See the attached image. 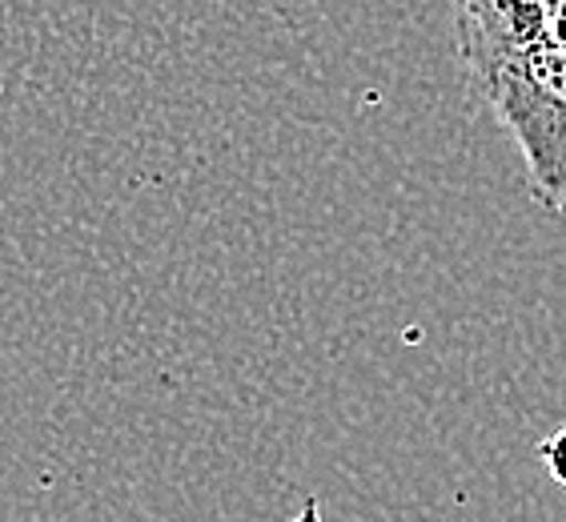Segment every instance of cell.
Segmentation results:
<instances>
[{
    "label": "cell",
    "mask_w": 566,
    "mask_h": 522,
    "mask_svg": "<svg viewBox=\"0 0 566 522\" xmlns=\"http://www.w3.org/2000/svg\"><path fill=\"white\" fill-rule=\"evenodd\" d=\"M543 9H546V36L558 49H566V0H543Z\"/></svg>",
    "instance_id": "cell-3"
},
{
    "label": "cell",
    "mask_w": 566,
    "mask_h": 522,
    "mask_svg": "<svg viewBox=\"0 0 566 522\" xmlns=\"http://www.w3.org/2000/svg\"><path fill=\"white\" fill-rule=\"evenodd\" d=\"M538 455H543V462H546V474H551L558 487H566V426H558L555 435L546 438L543 447H538Z\"/></svg>",
    "instance_id": "cell-2"
},
{
    "label": "cell",
    "mask_w": 566,
    "mask_h": 522,
    "mask_svg": "<svg viewBox=\"0 0 566 522\" xmlns=\"http://www.w3.org/2000/svg\"><path fill=\"white\" fill-rule=\"evenodd\" d=\"M474 93L523 153L534 201L566 218V49L546 36L502 61Z\"/></svg>",
    "instance_id": "cell-1"
}]
</instances>
